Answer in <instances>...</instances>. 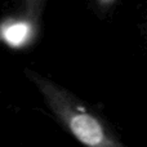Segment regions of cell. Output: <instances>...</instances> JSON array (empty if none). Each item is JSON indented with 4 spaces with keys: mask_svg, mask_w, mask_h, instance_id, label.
I'll use <instances>...</instances> for the list:
<instances>
[{
    "mask_svg": "<svg viewBox=\"0 0 147 147\" xmlns=\"http://www.w3.org/2000/svg\"><path fill=\"white\" fill-rule=\"evenodd\" d=\"M57 121L84 147H125L107 121L78 96L30 67L23 70Z\"/></svg>",
    "mask_w": 147,
    "mask_h": 147,
    "instance_id": "1",
    "label": "cell"
},
{
    "mask_svg": "<svg viewBox=\"0 0 147 147\" xmlns=\"http://www.w3.org/2000/svg\"><path fill=\"white\" fill-rule=\"evenodd\" d=\"M142 35H143V43H145V51L147 54V18L143 21L142 25Z\"/></svg>",
    "mask_w": 147,
    "mask_h": 147,
    "instance_id": "2",
    "label": "cell"
}]
</instances>
